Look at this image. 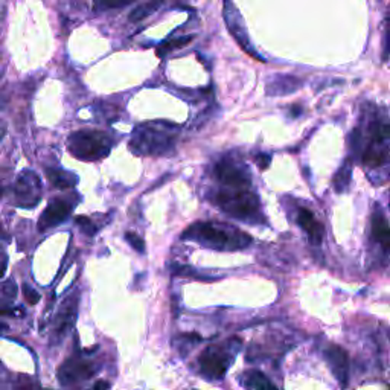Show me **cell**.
Returning <instances> with one entry per match:
<instances>
[{
    "mask_svg": "<svg viewBox=\"0 0 390 390\" xmlns=\"http://www.w3.org/2000/svg\"><path fill=\"white\" fill-rule=\"evenodd\" d=\"M355 145L362 147V164L369 173L377 174L382 185L390 176V119L377 116L369 121L365 136L355 132Z\"/></svg>",
    "mask_w": 390,
    "mask_h": 390,
    "instance_id": "cell-1",
    "label": "cell"
},
{
    "mask_svg": "<svg viewBox=\"0 0 390 390\" xmlns=\"http://www.w3.org/2000/svg\"><path fill=\"white\" fill-rule=\"evenodd\" d=\"M183 238L209 248L227 250V252L246 248L252 243V236L223 223H195L186 229Z\"/></svg>",
    "mask_w": 390,
    "mask_h": 390,
    "instance_id": "cell-2",
    "label": "cell"
},
{
    "mask_svg": "<svg viewBox=\"0 0 390 390\" xmlns=\"http://www.w3.org/2000/svg\"><path fill=\"white\" fill-rule=\"evenodd\" d=\"M176 125L168 122H147L139 125L130 141L134 154L164 156L174 148Z\"/></svg>",
    "mask_w": 390,
    "mask_h": 390,
    "instance_id": "cell-3",
    "label": "cell"
},
{
    "mask_svg": "<svg viewBox=\"0 0 390 390\" xmlns=\"http://www.w3.org/2000/svg\"><path fill=\"white\" fill-rule=\"evenodd\" d=\"M215 203L223 212L248 223H261V203L250 186H227L215 197Z\"/></svg>",
    "mask_w": 390,
    "mask_h": 390,
    "instance_id": "cell-4",
    "label": "cell"
},
{
    "mask_svg": "<svg viewBox=\"0 0 390 390\" xmlns=\"http://www.w3.org/2000/svg\"><path fill=\"white\" fill-rule=\"evenodd\" d=\"M67 147L71 154L79 160H99L108 156L112 141L103 132L95 130H81L75 132L67 139Z\"/></svg>",
    "mask_w": 390,
    "mask_h": 390,
    "instance_id": "cell-5",
    "label": "cell"
},
{
    "mask_svg": "<svg viewBox=\"0 0 390 390\" xmlns=\"http://www.w3.org/2000/svg\"><path fill=\"white\" fill-rule=\"evenodd\" d=\"M241 342L238 338L229 340L226 345H212L200 355V372L209 379H222L231 367Z\"/></svg>",
    "mask_w": 390,
    "mask_h": 390,
    "instance_id": "cell-6",
    "label": "cell"
},
{
    "mask_svg": "<svg viewBox=\"0 0 390 390\" xmlns=\"http://www.w3.org/2000/svg\"><path fill=\"white\" fill-rule=\"evenodd\" d=\"M40 195H42V182L35 173L25 169V171L18 176L16 185V197L20 207H34L40 202Z\"/></svg>",
    "mask_w": 390,
    "mask_h": 390,
    "instance_id": "cell-7",
    "label": "cell"
},
{
    "mask_svg": "<svg viewBox=\"0 0 390 390\" xmlns=\"http://www.w3.org/2000/svg\"><path fill=\"white\" fill-rule=\"evenodd\" d=\"M215 177L226 186H250V177L247 168L234 159H223L215 166Z\"/></svg>",
    "mask_w": 390,
    "mask_h": 390,
    "instance_id": "cell-8",
    "label": "cell"
},
{
    "mask_svg": "<svg viewBox=\"0 0 390 390\" xmlns=\"http://www.w3.org/2000/svg\"><path fill=\"white\" fill-rule=\"evenodd\" d=\"M98 372L96 365L79 358H71L59 367L58 378L63 386H72L92 378Z\"/></svg>",
    "mask_w": 390,
    "mask_h": 390,
    "instance_id": "cell-9",
    "label": "cell"
},
{
    "mask_svg": "<svg viewBox=\"0 0 390 390\" xmlns=\"http://www.w3.org/2000/svg\"><path fill=\"white\" fill-rule=\"evenodd\" d=\"M72 205L66 202V200H52L51 203L47 205L45 212L40 217L38 229L42 232L47 231V229H52L58 224H62L64 219L72 214Z\"/></svg>",
    "mask_w": 390,
    "mask_h": 390,
    "instance_id": "cell-10",
    "label": "cell"
},
{
    "mask_svg": "<svg viewBox=\"0 0 390 390\" xmlns=\"http://www.w3.org/2000/svg\"><path fill=\"white\" fill-rule=\"evenodd\" d=\"M325 358L328 365L331 366V371L342 386H346L348 375H349V358L345 349L337 345H331L326 348Z\"/></svg>",
    "mask_w": 390,
    "mask_h": 390,
    "instance_id": "cell-11",
    "label": "cell"
},
{
    "mask_svg": "<svg viewBox=\"0 0 390 390\" xmlns=\"http://www.w3.org/2000/svg\"><path fill=\"white\" fill-rule=\"evenodd\" d=\"M224 17H226V23H227L229 29H231V33H232L234 37L236 38V42H238L239 45H241L248 54H252L253 57H258V55L252 51V47L248 46V38H247V34H246V29H244V26H243L241 17H239V13L236 11L231 0H226Z\"/></svg>",
    "mask_w": 390,
    "mask_h": 390,
    "instance_id": "cell-12",
    "label": "cell"
},
{
    "mask_svg": "<svg viewBox=\"0 0 390 390\" xmlns=\"http://www.w3.org/2000/svg\"><path fill=\"white\" fill-rule=\"evenodd\" d=\"M371 234L372 239L379 246V248H382L386 255H390V224L387 223V219L379 206H377L372 214Z\"/></svg>",
    "mask_w": 390,
    "mask_h": 390,
    "instance_id": "cell-13",
    "label": "cell"
},
{
    "mask_svg": "<svg viewBox=\"0 0 390 390\" xmlns=\"http://www.w3.org/2000/svg\"><path fill=\"white\" fill-rule=\"evenodd\" d=\"M297 224L301 226L306 232L309 241L313 244H320L323 239V226L317 222V218L313 215L311 211H308L306 207L299 209L297 212Z\"/></svg>",
    "mask_w": 390,
    "mask_h": 390,
    "instance_id": "cell-14",
    "label": "cell"
},
{
    "mask_svg": "<svg viewBox=\"0 0 390 390\" xmlns=\"http://www.w3.org/2000/svg\"><path fill=\"white\" fill-rule=\"evenodd\" d=\"M75 316H76V305L74 302H64L63 309L59 311L58 319H57V325H55V334L58 338H62L69 329L72 328L75 322Z\"/></svg>",
    "mask_w": 390,
    "mask_h": 390,
    "instance_id": "cell-15",
    "label": "cell"
},
{
    "mask_svg": "<svg viewBox=\"0 0 390 390\" xmlns=\"http://www.w3.org/2000/svg\"><path fill=\"white\" fill-rule=\"evenodd\" d=\"M46 174H47V178L51 180V183L55 188H59V189L72 188L78 182V177L75 174L63 171V169H52V168H49Z\"/></svg>",
    "mask_w": 390,
    "mask_h": 390,
    "instance_id": "cell-16",
    "label": "cell"
},
{
    "mask_svg": "<svg viewBox=\"0 0 390 390\" xmlns=\"http://www.w3.org/2000/svg\"><path fill=\"white\" fill-rule=\"evenodd\" d=\"M166 0H147L145 4H142L141 6H137L134 11L130 14V20L132 22H139V20H144L148 16H151L153 13H156L157 9L162 6Z\"/></svg>",
    "mask_w": 390,
    "mask_h": 390,
    "instance_id": "cell-17",
    "label": "cell"
},
{
    "mask_svg": "<svg viewBox=\"0 0 390 390\" xmlns=\"http://www.w3.org/2000/svg\"><path fill=\"white\" fill-rule=\"evenodd\" d=\"M243 384L247 389H272V387H275V384L270 382V379L265 375H263L261 372H258V371L247 372L244 375Z\"/></svg>",
    "mask_w": 390,
    "mask_h": 390,
    "instance_id": "cell-18",
    "label": "cell"
},
{
    "mask_svg": "<svg viewBox=\"0 0 390 390\" xmlns=\"http://www.w3.org/2000/svg\"><path fill=\"white\" fill-rule=\"evenodd\" d=\"M351 183V164L345 162V165L338 169V173L334 177V188L337 193H343Z\"/></svg>",
    "mask_w": 390,
    "mask_h": 390,
    "instance_id": "cell-19",
    "label": "cell"
},
{
    "mask_svg": "<svg viewBox=\"0 0 390 390\" xmlns=\"http://www.w3.org/2000/svg\"><path fill=\"white\" fill-rule=\"evenodd\" d=\"M193 40H194V35H186V37L174 38V40H171V42H168V43H164L162 46H160V47L157 49V57H164V55H166L168 52L174 51V49L185 47V46H188L189 43H191Z\"/></svg>",
    "mask_w": 390,
    "mask_h": 390,
    "instance_id": "cell-20",
    "label": "cell"
},
{
    "mask_svg": "<svg viewBox=\"0 0 390 390\" xmlns=\"http://www.w3.org/2000/svg\"><path fill=\"white\" fill-rule=\"evenodd\" d=\"M76 224L83 229V232L87 235H95L96 234V227L92 223V219H88L86 217H76Z\"/></svg>",
    "mask_w": 390,
    "mask_h": 390,
    "instance_id": "cell-21",
    "label": "cell"
},
{
    "mask_svg": "<svg viewBox=\"0 0 390 390\" xmlns=\"http://www.w3.org/2000/svg\"><path fill=\"white\" fill-rule=\"evenodd\" d=\"M125 238H127V241L132 244V247L134 250H137V252H142V253L145 252V244H144V239L141 236L133 234V232H127Z\"/></svg>",
    "mask_w": 390,
    "mask_h": 390,
    "instance_id": "cell-22",
    "label": "cell"
},
{
    "mask_svg": "<svg viewBox=\"0 0 390 390\" xmlns=\"http://www.w3.org/2000/svg\"><path fill=\"white\" fill-rule=\"evenodd\" d=\"M133 2H136V0H103L101 5L104 8H124Z\"/></svg>",
    "mask_w": 390,
    "mask_h": 390,
    "instance_id": "cell-23",
    "label": "cell"
},
{
    "mask_svg": "<svg viewBox=\"0 0 390 390\" xmlns=\"http://www.w3.org/2000/svg\"><path fill=\"white\" fill-rule=\"evenodd\" d=\"M23 294L26 297V301L31 305H35L40 301V294L35 292V289L29 288L28 285H23Z\"/></svg>",
    "mask_w": 390,
    "mask_h": 390,
    "instance_id": "cell-24",
    "label": "cell"
},
{
    "mask_svg": "<svg viewBox=\"0 0 390 390\" xmlns=\"http://www.w3.org/2000/svg\"><path fill=\"white\" fill-rule=\"evenodd\" d=\"M390 55V11L387 16V23H386V47H384V58Z\"/></svg>",
    "mask_w": 390,
    "mask_h": 390,
    "instance_id": "cell-25",
    "label": "cell"
},
{
    "mask_svg": "<svg viewBox=\"0 0 390 390\" xmlns=\"http://www.w3.org/2000/svg\"><path fill=\"white\" fill-rule=\"evenodd\" d=\"M256 162H258L259 168L265 169V168L268 166V164H270V156H267V154H259L258 159H256Z\"/></svg>",
    "mask_w": 390,
    "mask_h": 390,
    "instance_id": "cell-26",
    "label": "cell"
},
{
    "mask_svg": "<svg viewBox=\"0 0 390 390\" xmlns=\"http://www.w3.org/2000/svg\"><path fill=\"white\" fill-rule=\"evenodd\" d=\"M5 265H6V259L4 255H0V277L5 273Z\"/></svg>",
    "mask_w": 390,
    "mask_h": 390,
    "instance_id": "cell-27",
    "label": "cell"
},
{
    "mask_svg": "<svg viewBox=\"0 0 390 390\" xmlns=\"http://www.w3.org/2000/svg\"><path fill=\"white\" fill-rule=\"evenodd\" d=\"M93 389H110V384L108 383H105V382H99V383H96L95 386H93Z\"/></svg>",
    "mask_w": 390,
    "mask_h": 390,
    "instance_id": "cell-28",
    "label": "cell"
},
{
    "mask_svg": "<svg viewBox=\"0 0 390 390\" xmlns=\"http://www.w3.org/2000/svg\"><path fill=\"white\" fill-rule=\"evenodd\" d=\"M6 329H8V325L6 323H2V322H0V335H2L5 331H6Z\"/></svg>",
    "mask_w": 390,
    "mask_h": 390,
    "instance_id": "cell-29",
    "label": "cell"
}]
</instances>
